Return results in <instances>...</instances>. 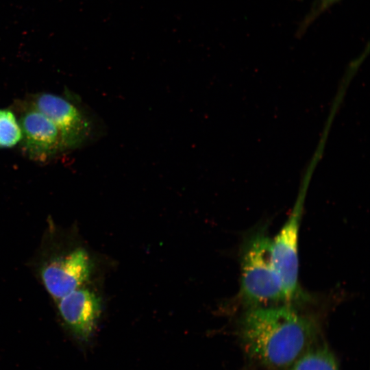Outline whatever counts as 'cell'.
<instances>
[{
	"label": "cell",
	"instance_id": "1",
	"mask_svg": "<svg viewBox=\"0 0 370 370\" xmlns=\"http://www.w3.org/2000/svg\"><path fill=\"white\" fill-rule=\"evenodd\" d=\"M301 304L244 309L239 335L247 353L271 368L290 367L310 349L317 334L314 319L301 309Z\"/></svg>",
	"mask_w": 370,
	"mask_h": 370
},
{
	"label": "cell",
	"instance_id": "2",
	"mask_svg": "<svg viewBox=\"0 0 370 370\" xmlns=\"http://www.w3.org/2000/svg\"><path fill=\"white\" fill-rule=\"evenodd\" d=\"M267 226L250 232L240 251L239 299L244 309L290 303L275 269Z\"/></svg>",
	"mask_w": 370,
	"mask_h": 370
},
{
	"label": "cell",
	"instance_id": "3",
	"mask_svg": "<svg viewBox=\"0 0 370 370\" xmlns=\"http://www.w3.org/2000/svg\"><path fill=\"white\" fill-rule=\"evenodd\" d=\"M307 185L301 190L287 220L272 238L271 254L275 269L282 282L287 300L302 304L306 296L299 282V232Z\"/></svg>",
	"mask_w": 370,
	"mask_h": 370
},
{
	"label": "cell",
	"instance_id": "4",
	"mask_svg": "<svg viewBox=\"0 0 370 370\" xmlns=\"http://www.w3.org/2000/svg\"><path fill=\"white\" fill-rule=\"evenodd\" d=\"M27 101L56 126L63 151L79 148L90 137V120L69 99L52 93L40 92L31 96Z\"/></svg>",
	"mask_w": 370,
	"mask_h": 370
},
{
	"label": "cell",
	"instance_id": "5",
	"mask_svg": "<svg viewBox=\"0 0 370 370\" xmlns=\"http://www.w3.org/2000/svg\"><path fill=\"white\" fill-rule=\"evenodd\" d=\"M92 271L89 254L84 249L77 247L47 260L40 267V275L48 293L58 300L83 286Z\"/></svg>",
	"mask_w": 370,
	"mask_h": 370
},
{
	"label": "cell",
	"instance_id": "6",
	"mask_svg": "<svg viewBox=\"0 0 370 370\" xmlns=\"http://www.w3.org/2000/svg\"><path fill=\"white\" fill-rule=\"evenodd\" d=\"M22 131L21 148L26 156L47 162L63 151L59 132L53 123L27 101L17 104Z\"/></svg>",
	"mask_w": 370,
	"mask_h": 370
},
{
	"label": "cell",
	"instance_id": "7",
	"mask_svg": "<svg viewBox=\"0 0 370 370\" xmlns=\"http://www.w3.org/2000/svg\"><path fill=\"white\" fill-rule=\"evenodd\" d=\"M101 308L98 296L83 286L58 299V312L64 325L82 340L88 339L93 333Z\"/></svg>",
	"mask_w": 370,
	"mask_h": 370
},
{
	"label": "cell",
	"instance_id": "8",
	"mask_svg": "<svg viewBox=\"0 0 370 370\" xmlns=\"http://www.w3.org/2000/svg\"><path fill=\"white\" fill-rule=\"evenodd\" d=\"M286 370H338L334 356L326 346L311 347Z\"/></svg>",
	"mask_w": 370,
	"mask_h": 370
},
{
	"label": "cell",
	"instance_id": "9",
	"mask_svg": "<svg viewBox=\"0 0 370 370\" xmlns=\"http://www.w3.org/2000/svg\"><path fill=\"white\" fill-rule=\"evenodd\" d=\"M21 140L22 131L16 114L8 108L0 109V149L12 148Z\"/></svg>",
	"mask_w": 370,
	"mask_h": 370
},
{
	"label": "cell",
	"instance_id": "10",
	"mask_svg": "<svg viewBox=\"0 0 370 370\" xmlns=\"http://www.w3.org/2000/svg\"><path fill=\"white\" fill-rule=\"evenodd\" d=\"M339 0H321L317 7L311 12L309 16L307 17L306 23L314 19L318 15L321 14L325 10L332 6L334 3Z\"/></svg>",
	"mask_w": 370,
	"mask_h": 370
}]
</instances>
